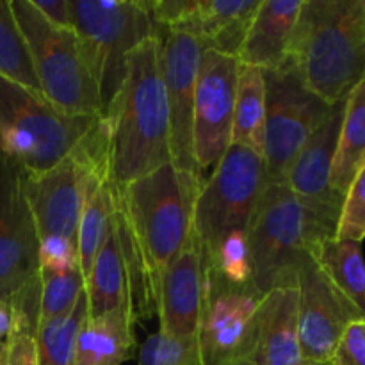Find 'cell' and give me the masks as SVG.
<instances>
[{
  "mask_svg": "<svg viewBox=\"0 0 365 365\" xmlns=\"http://www.w3.org/2000/svg\"><path fill=\"white\" fill-rule=\"evenodd\" d=\"M103 114L110 125L113 178L118 187L171 163L160 38L145 39L128 53L123 81Z\"/></svg>",
  "mask_w": 365,
  "mask_h": 365,
  "instance_id": "1",
  "label": "cell"
},
{
  "mask_svg": "<svg viewBox=\"0 0 365 365\" xmlns=\"http://www.w3.org/2000/svg\"><path fill=\"white\" fill-rule=\"evenodd\" d=\"M289 66L328 106L348 98L365 70V0H303Z\"/></svg>",
  "mask_w": 365,
  "mask_h": 365,
  "instance_id": "2",
  "label": "cell"
},
{
  "mask_svg": "<svg viewBox=\"0 0 365 365\" xmlns=\"http://www.w3.org/2000/svg\"><path fill=\"white\" fill-rule=\"evenodd\" d=\"M335 227L285 184L267 182L246 232L253 285L262 294L296 287L303 257L335 239Z\"/></svg>",
  "mask_w": 365,
  "mask_h": 365,
  "instance_id": "3",
  "label": "cell"
},
{
  "mask_svg": "<svg viewBox=\"0 0 365 365\" xmlns=\"http://www.w3.org/2000/svg\"><path fill=\"white\" fill-rule=\"evenodd\" d=\"M200 185V175L185 173L168 163L120 187L121 205L152 277L155 303L164 269L192 232V207Z\"/></svg>",
  "mask_w": 365,
  "mask_h": 365,
  "instance_id": "4",
  "label": "cell"
},
{
  "mask_svg": "<svg viewBox=\"0 0 365 365\" xmlns=\"http://www.w3.org/2000/svg\"><path fill=\"white\" fill-rule=\"evenodd\" d=\"M113 175L110 125L106 114L56 166L39 175L24 173V191L38 239L66 237L77 242L78 221L89 192Z\"/></svg>",
  "mask_w": 365,
  "mask_h": 365,
  "instance_id": "5",
  "label": "cell"
},
{
  "mask_svg": "<svg viewBox=\"0 0 365 365\" xmlns=\"http://www.w3.org/2000/svg\"><path fill=\"white\" fill-rule=\"evenodd\" d=\"M95 118L68 116L39 93L0 77V153L25 175L56 166Z\"/></svg>",
  "mask_w": 365,
  "mask_h": 365,
  "instance_id": "6",
  "label": "cell"
},
{
  "mask_svg": "<svg viewBox=\"0 0 365 365\" xmlns=\"http://www.w3.org/2000/svg\"><path fill=\"white\" fill-rule=\"evenodd\" d=\"M9 6L27 41L41 95L68 116L103 114L98 86L86 66L75 32L46 21L31 0H9Z\"/></svg>",
  "mask_w": 365,
  "mask_h": 365,
  "instance_id": "7",
  "label": "cell"
},
{
  "mask_svg": "<svg viewBox=\"0 0 365 365\" xmlns=\"http://www.w3.org/2000/svg\"><path fill=\"white\" fill-rule=\"evenodd\" d=\"M68 4L71 29L106 110L123 81L128 53L145 39L160 38V32L143 0H68Z\"/></svg>",
  "mask_w": 365,
  "mask_h": 365,
  "instance_id": "8",
  "label": "cell"
},
{
  "mask_svg": "<svg viewBox=\"0 0 365 365\" xmlns=\"http://www.w3.org/2000/svg\"><path fill=\"white\" fill-rule=\"evenodd\" d=\"M266 185L262 155L230 145L210 177L202 182L192 207V232L203 252H212L232 232H248Z\"/></svg>",
  "mask_w": 365,
  "mask_h": 365,
  "instance_id": "9",
  "label": "cell"
},
{
  "mask_svg": "<svg viewBox=\"0 0 365 365\" xmlns=\"http://www.w3.org/2000/svg\"><path fill=\"white\" fill-rule=\"evenodd\" d=\"M266 125L262 160L269 184H285L292 163L331 107L303 86L291 66L264 71Z\"/></svg>",
  "mask_w": 365,
  "mask_h": 365,
  "instance_id": "10",
  "label": "cell"
},
{
  "mask_svg": "<svg viewBox=\"0 0 365 365\" xmlns=\"http://www.w3.org/2000/svg\"><path fill=\"white\" fill-rule=\"evenodd\" d=\"M262 296L253 284H232L205 262L196 334L202 365H241Z\"/></svg>",
  "mask_w": 365,
  "mask_h": 365,
  "instance_id": "11",
  "label": "cell"
},
{
  "mask_svg": "<svg viewBox=\"0 0 365 365\" xmlns=\"http://www.w3.org/2000/svg\"><path fill=\"white\" fill-rule=\"evenodd\" d=\"M239 61L212 48L202 53L192 116L196 171L214 170L232 145Z\"/></svg>",
  "mask_w": 365,
  "mask_h": 365,
  "instance_id": "12",
  "label": "cell"
},
{
  "mask_svg": "<svg viewBox=\"0 0 365 365\" xmlns=\"http://www.w3.org/2000/svg\"><path fill=\"white\" fill-rule=\"evenodd\" d=\"M296 289L303 360L309 365H328L344 328L351 321L364 319V312L328 280L312 253H307L299 264Z\"/></svg>",
  "mask_w": 365,
  "mask_h": 365,
  "instance_id": "13",
  "label": "cell"
},
{
  "mask_svg": "<svg viewBox=\"0 0 365 365\" xmlns=\"http://www.w3.org/2000/svg\"><path fill=\"white\" fill-rule=\"evenodd\" d=\"M163 43V78L170 118V159L177 170L200 175L192 153V116H195L196 81L200 61L205 50L192 32L170 31L160 34ZM202 177V175H200Z\"/></svg>",
  "mask_w": 365,
  "mask_h": 365,
  "instance_id": "14",
  "label": "cell"
},
{
  "mask_svg": "<svg viewBox=\"0 0 365 365\" xmlns=\"http://www.w3.org/2000/svg\"><path fill=\"white\" fill-rule=\"evenodd\" d=\"M38 232L24 171L0 153V298L9 299L39 273Z\"/></svg>",
  "mask_w": 365,
  "mask_h": 365,
  "instance_id": "15",
  "label": "cell"
},
{
  "mask_svg": "<svg viewBox=\"0 0 365 365\" xmlns=\"http://www.w3.org/2000/svg\"><path fill=\"white\" fill-rule=\"evenodd\" d=\"M344 107L346 100L331 107L324 123L299 150L285 180V185L307 207L335 223L341 210L342 196L331 189L330 177Z\"/></svg>",
  "mask_w": 365,
  "mask_h": 365,
  "instance_id": "16",
  "label": "cell"
},
{
  "mask_svg": "<svg viewBox=\"0 0 365 365\" xmlns=\"http://www.w3.org/2000/svg\"><path fill=\"white\" fill-rule=\"evenodd\" d=\"M205 252L195 232L164 269L157 296L160 331L182 339H196L203 299Z\"/></svg>",
  "mask_w": 365,
  "mask_h": 365,
  "instance_id": "17",
  "label": "cell"
},
{
  "mask_svg": "<svg viewBox=\"0 0 365 365\" xmlns=\"http://www.w3.org/2000/svg\"><path fill=\"white\" fill-rule=\"evenodd\" d=\"M241 365H309L299 348L298 289L280 287L262 296Z\"/></svg>",
  "mask_w": 365,
  "mask_h": 365,
  "instance_id": "18",
  "label": "cell"
},
{
  "mask_svg": "<svg viewBox=\"0 0 365 365\" xmlns=\"http://www.w3.org/2000/svg\"><path fill=\"white\" fill-rule=\"evenodd\" d=\"M303 0H262L245 36L237 61L262 71L287 66Z\"/></svg>",
  "mask_w": 365,
  "mask_h": 365,
  "instance_id": "19",
  "label": "cell"
},
{
  "mask_svg": "<svg viewBox=\"0 0 365 365\" xmlns=\"http://www.w3.org/2000/svg\"><path fill=\"white\" fill-rule=\"evenodd\" d=\"M128 310L88 316L75 344V365H121L132 356L135 339Z\"/></svg>",
  "mask_w": 365,
  "mask_h": 365,
  "instance_id": "20",
  "label": "cell"
},
{
  "mask_svg": "<svg viewBox=\"0 0 365 365\" xmlns=\"http://www.w3.org/2000/svg\"><path fill=\"white\" fill-rule=\"evenodd\" d=\"M262 0H198L189 32L198 36L205 48L237 59L250 24Z\"/></svg>",
  "mask_w": 365,
  "mask_h": 365,
  "instance_id": "21",
  "label": "cell"
},
{
  "mask_svg": "<svg viewBox=\"0 0 365 365\" xmlns=\"http://www.w3.org/2000/svg\"><path fill=\"white\" fill-rule=\"evenodd\" d=\"M84 280L88 316H100L113 310L130 312L127 269H125L123 255H121L116 228H114V217L106 241Z\"/></svg>",
  "mask_w": 365,
  "mask_h": 365,
  "instance_id": "22",
  "label": "cell"
},
{
  "mask_svg": "<svg viewBox=\"0 0 365 365\" xmlns=\"http://www.w3.org/2000/svg\"><path fill=\"white\" fill-rule=\"evenodd\" d=\"M365 166V78L346 98L330 184L344 198L353 178Z\"/></svg>",
  "mask_w": 365,
  "mask_h": 365,
  "instance_id": "23",
  "label": "cell"
},
{
  "mask_svg": "<svg viewBox=\"0 0 365 365\" xmlns=\"http://www.w3.org/2000/svg\"><path fill=\"white\" fill-rule=\"evenodd\" d=\"M266 125V78L255 66L239 63L235 86L232 145L245 146L262 155Z\"/></svg>",
  "mask_w": 365,
  "mask_h": 365,
  "instance_id": "24",
  "label": "cell"
},
{
  "mask_svg": "<svg viewBox=\"0 0 365 365\" xmlns=\"http://www.w3.org/2000/svg\"><path fill=\"white\" fill-rule=\"evenodd\" d=\"M118 196H120V187L114 182L113 175H109L86 198L77 230L78 266L84 278L106 241V235L116 212Z\"/></svg>",
  "mask_w": 365,
  "mask_h": 365,
  "instance_id": "25",
  "label": "cell"
},
{
  "mask_svg": "<svg viewBox=\"0 0 365 365\" xmlns=\"http://www.w3.org/2000/svg\"><path fill=\"white\" fill-rule=\"evenodd\" d=\"M11 309L13 324L6 337V356L2 365H39V274L11 298Z\"/></svg>",
  "mask_w": 365,
  "mask_h": 365,
  "instance_id": "26",
  "label": "cell"
},
{
  "mask_svg": "<svg viewBox=\"0 0 365 365\" xmlns=\"http://www.w3.org/2000/svg\"><path fill=\"white\" fill-rule=\"evenodd\" d=\"M312 257L328 280L365 314V267L360 242L331 239Z\"/></svg>",
  "mask_w": 365,
  "mask_h": 365,
  "instance_id": "27",
  "label": "cell"
},
{
  "mask_svg": "<svg viewBox=\"0 0 365 365\" xmlns=\"http://www.w3.org/2000/svg\"><path fill=\"white\" fill-rule=\"evenodd\" d=\"M88 317L86 291L66 316L38 324V364L75 365V344L82 323Z\"/></svg>",
  "mask_w": 365,
  "mask_h": 365,
  "instance_id": "28",
  "label": "cell"
},
{
  "mask_svg": "<svg viewBox=\"0 0 365 365\" xmlns=\"http://www.w3.org/2000/svg\"><path fill=\"white\" fill-rule=\"evenodd\" d=\"M0 77L41 95L27 41L14 20L9 0H0Z\"/></svg>",
  "mask_w": 365,
  "mask_h": 365,
  "instance_id": "29",
  "label": "cell"
},
{
  "mask_svg": "<svg viewBox=\"0 0 365 365\" xmlns=\"http://www.w3.org/2000/svg\"><path fill=\"white\" fill-rule=\"evenodd\" d=\"M39 323L71 312L75 303L84 292V274L81 267H73L64 273L39 271ZM38 323V324H39Z\"/></svg>",
  "mask_w": 365,
  "mask_h": 365,
  "instance_id": "30",
  "label": "cell"
},
{
  "mask_svg": "<svg viewBox=\"0 0 365 365\" xmlns=\"http://www.w3.org/2000/svg\"><path fill=\"white\" fill-rule=\"evenodd\" d=\"M205 262L232 284H253L246 232H232L221 239L212 252L205 253Z\"/></svg>",
  "mask_w": 365,
  "mask_h": 365,
  "instance_id": "31",
  "label": "cell"
},
{
  "mask_svg": "<svg viewBox=\"0 0 365 365\" xmlns=\"http://www.w3.org/2000/svg\"><path fill=\"white\" fill-rule=\"evenodd\" d=\"M139 365H202L198 341L157 331L141 346Z\"/></svg>",
  "mask_w": 365,
  "mask_h": 365,
  "instance_id": "32",
  "label": "cell"
},
{
  "mask_svg": "<svg viewBox=\"0 0 365 365\" xmlns=\"http://www.w3.org/2000/svg\"><path fill=\"white\" fill-rule=\"evenodd\" d=\"M365 235V166L353 178L339 210L335 239L362 242Z\"/></svg>",
  "mask_w": 365,
  "mask_h": 365,
  "instance_id": "33",
  "label": "cell"
},
{
  "mask_svg": "<svg viewBox=\"0 0 365 365\" xmlns=\"http://www.w3.org/2000/svg\"><path fill=\"white\" fill-rule=\"evenodd\" d=\"M38 264L39 271H46V273H64L73 267H81L77 242L66 237H57V235L39 239Z\"/></svg>",
  "mask_w": 365,
  "mask_h": 365,
  "instance_id": "34",
  "label": "cell"
},
{
  "mask_svg": "<svg viewBox=\"0 0 365 365\" xmlns=\"http://www.w3.org/2000/svg\"><path fill=\"white\" fill-rule=\"evenodd\" d=\"M328 365H365V319L344 328Z\"/></svg>",
  "mask_w": 365,
  "mask_h": 365,
  "instance_id": "35",
  "label": "cell"
},
{
  "mask_svg": "<svg viewBox=\"0 0 365 365\" xmlns=\"http://www.w3.org/2000/svg\"><path fill=\"white\" fill-rule=\"evenodd\" d=\"M31 2L46 21L59 29H71V11L68 0H31Z\"/></svg>",
  "mask_w": 365,
  "mask_h": 365,
  "instance_id": "36",
  "label": "cell"
},
{
  "mask_svg": "<svg viewBox=\"0 0 365 365\" xmlns=\"http://www.w3.org/2000/svg\"><path fill=\"white\" fill-rule=\"evenodd\" d=\"M13 324V309H11L9 299L0 298V339L6 341L7 334Z\"/></svg>",
  "mask_w": 365,
  "mask_h": 365,
  "instance_id": "37",
  "label": "cell"
},
{
  "mask_svg": "<svg viewBox=\"0 0 365 365\" xmlns=\"http://www.w3.org/2000/svg\"><path fill=\"white\" fill-rule=\"evenodd\" d=\"M4 356H6V341L0 339V365L4 362Z\"/></svg>",
  "mask_w": 365,
  "mask_h": 365,
  "instance_id": "38",
  "label": "cell"
}]
</instances>
